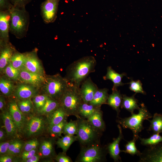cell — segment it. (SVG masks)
Here are the masks:
<instances>
[{"mask_svg": "<svg viewBox=\"0 0 162 162\" xmlns=\"http://www.w3.org/2000/svg\"><path fill=\"white\" fill-rule=\"evenodd\" d=\"M39 88L22 82L15 86L13 94L17 100H23L33 98L38 94Z\"/></svg>", "mask_w": 162, "mask_h": 162, "instance_id": "13", "label": "cell"}, {"mask_svg": "<svg viewBox=\"0 0 162 162\" xmlns=\"http://www.w3.org/2000/svg\"><path fill=\"white\" fill-rule=\"evenodd\" d=\"M137 140L136 139L133 138L132 140L128 142L125 146V150H122V152L129 154L132 156L136 155L139 156L141 152L137 149L136 146V142Z\"/></svg>", "mask_w": 162, "mask_h": 162, "instance_id": "38", "label": "cell"}, {"mask_svg": "<svg viewBox=\"0 0 162 162\" xmlns=\"http://www.w3.org/2000/svg\"><path fill=\"white\" fill-rule=\"evenodd\" d=\"M100 110V107L83 102L80 107L79 114L81 117L87 119L95 112Z\"/></svg>", "mask_w": 162, "mask_h": 162, "instance_id": "28", "label": "cell"}, {"mask_svg": "<svg viewBox=\"0 0 162 162\" xmlns=\"http://www.w3.org/2000/svg\"><path fill=\"white\" fill-rule=\"evenodd\" d=\"M55 160L57 162H72V161L70 158L64 152L59 153L56 155Z\"/></svg>", "mask_w": 162, "mask_h": 162, "instance_id": "44", "label": "cell"}, {"mask_svg": "<svg viewBox=\"0 0 162 162\" xmlns=\"http://www.w3.org/2000/svg\"><path fill=\"white\" fill-rule=\"evenodd\" d=\"M48 96L45 94H37L33 98L32 102L36 111L41 108L45 104Z\"/></svg>", "mask_w": 162, "mask_h": 162, "instance_id": "39", "label": "cell"}, {"mask_svg": "<svg viewBox=\"0 0 162 162\" xmlns=\"http://www.w3.org/2000/svg\"><path fill=\"white\" fill-rule=\"evenodd\" d=\"M20 141V140L18 139L13 140L9 147L7 154L11 155Z\"/></svg>", "mask_w": 162, "mask_h": 162, "instance_id": "48", "label": "cell"}, {"mask_svg": "<svg viewBox=\"0 0 162 162\" xmlns=\"http://www.w3.org/2000/svg\"><path fill=\"white\" fill-rule=\"evenodd\" d=\"M78 141L76 136L65 135L58 138L56 144L58 148H61L63 152L66 153L70 145L75 141Z\"/></svg>", "mask_w": 162, "mask_h": 162, "instance_id": "29", "label": "cell"}, {"mask_svg": "<svg viewBox=\"0 0 162 162\" xmlns=\"http://www.w3.org/2000/svg\"><path fill=\"white\" fill-rule=\"evenodd\" d=\"M13 7L10 0H0V11L9 10Z\"/></svg>", "mask_w": 162, "mask_h": 162, "instance_id": "45", "label": "cell"}, {"mask_svg": "<svg viewBox=\"0 0 162 162\" xmlns=\"http://www.w3.org/2000/svg\"><path fill=\"white\" fill-rule=\"evenodd\" d=\"M60 106L59 101L48 96L44 106L37 112L39 115L48 116Z\"/></svg>", "mask_w": 162, "mask_h": 162, "instance_id": "24", "label": "cell"}, {"mask_svg": "<svg viewBox=\"0 0 162 162\" xmlns=\"http://www.w3.org/2000/svg\"><path fill=\"white\" fill-rule=\"evenodd\" d=\"M96 64V61L94 56L83 57L69 65L65 78L70 83L80 87L88 75L94 72Z\"/></svg>", "mask_w": 162, "mask_h": 162, "instance_id": "1", "label": "cell"}, {"mask_svg": "<svg viewBox=\"0 0 162 162\" xmlns=\"http://www.w3.org/2000/svg\"><path fill=\"white\" fill-rule=\"evenodd\" d=\"M108 153L106 146H103L100 143L81 146L80 153L76 162H103L106 161Z\"/></svg>", "mask_w": 162, "mask_h": 162, "instance_id": "7", "label": "cell"}, {"mask_svg": "<svg viewBox=\"0 0 162 162\" xmlns=\"http://www.w3.org/2000/svg\"><path fill=\"white\" fill-rule=\"evenodd\" d=\"M1 115L7 136L13 138L18 136V128L8 110H4Z\"/></svg>", "mask_w": 162, "mask_h": 162, "instance_id": "19", "label": "cell"}, {"mask_svg": "<svg viewBox=\"0 0 162 162\" xmlns=\"http://www.w3.org/2000/svg\"><path fill=\"white\" fill-rule=\"evenodd\" d=\"M5 105V99L3 96L1 95L0 96V110L2 111L4 110Z\"/></svg>", "mask_w": 162, "mask_h": 162, "instance_id": "51", "label": "cell"}, {"mask_svg": "<svg viewBox=\"0 0 162 162\" xmlns=\"http://www.w3.org/2000/svg\"><path fill=\"white\" fill-rule=\"evenodd\" d=\"M67 118L65 119L60 123L52 126L48 130L52 137L56 138L62 136L64 126L68 122Z\"/></svg>", "mask_w": 162, "mask_h": 162, "instance_id": "36", "label": "cell"}, {"mask_svg": "<svg viewBox=\"0 0 162 162\" xmlns=\"http://www.w3.org/2000/svg\"><path fill=\"white\" fill-rule=\"evenodd\" d=\"M13 140L4 142H1L0 143V155H4L7 154L9 147Z\"/></svg>", "mask_w": 162, "mask_h": 162, "instance_id": "43", "label": "cell"}, {"mask_svg": "<svg viewBox=\"0 0 162 162\" xmlns=\"http://www.w3.org/2000/svg\"><path fill=\"white\" fill-rule=\"evenodd\" d=\"M107 88L98 89L95 93L92 100L89 103L94 106L101 107L103 104H107L109 94Z\"/></svg>", "mask_w": 162, "mask_h": 162, "instance_id": "26", "label": "cell"}, {"mask_svg": "<svg viewBox=\"0 0 162 162\" xmlns=\"http://www.w3.org/2000/svg\"><path fill=\"white\" fill-rule=\"evenodd\" d=\"M135 94L130 97L128 96L125 94H122L121 107L124 108L131 114L134 113L135 110H138L140 108L138 104V100L135 98Z\"/></svg>", "mask_w": 162, "mask_h": 162, "instance_id": "25", "label": "cell"}, {"mask_svg": "<svg viewBox=\"0 0 162 162\" xmlns=\"http://www.w3.org/2000/svg\"><path fill=\"white\" fill-rule=\"evenodd\" d=\"M4 71L6 76L10 80H19L20 70L14 68L10 62L5 68Z\"/></svg>", "mask_w": 162, "mask_h": 162, "instance_id": "35", "label": "cell"}, {"mask_svg": "<svg viewBox=\"0 0 162 162\" xmlns=\"http://www.w3.org/2000/svg\"><path fill=\"white\" fill-rule=\"evenodd\" d=\"M8 109L18 128L19 133H23L27 121L25 115L19 109L16 102L15 100H11L9 102Z\"/></svg>", "mask_w": 162, "mask_h": 162, "instance_id": "12", "label": "cell"}, {"mask_svg": "<svg viewBox=\"0 0 162 162\" xmlns=\"http://www.w3.org/2000/svg\"><path fill=\"white\" fill-rule=\"evenodd\" d=\"M0 70L2 72L10 62L11 57L15 51L11 43L9 42L0 43Z\"/></svg>", "mask_w": 162, "mask_h": 162, "instance_id": "18", "label": "cell"}, {"mask_svg": "<svg viewBox=\"0 0 162 162\" xmlns=\"http://www.w3.org/2000/svg\"><path fill=\"white\" fill-rule=\"evenodd\" d=\"M140 106L137 114L133 113L130 116L124 118L117 116L116 120V122L123 128L130 129L133 133V138L137 140L138 139L139 133L144 129L143 121L148 120L153 116L144 103L141 104Z\"/></svg>", "mask_w": 162, "mask_h": 162, "instance_id": "2", "label": "cell"}, {"mask_svg": "<svg viewBox=\"0 0 162 162\" xmlns=\"http://www.w3.org/2000/svg\"><path fill=\"white\" fill-rule=\"evenodd\" d=\"M5 133L2 129L0 130V142L3 141L5 137Z\"/></svg>", "mask_w": 162, "mask_h": 162, "instance_id": "52", "label": "cell"}, {"mask_svg": "<svg viewBox=\"0 0 162 162\" xmlns=\"http://www.w3.org/2000/svg\"><path fill=\"white\" fill-rule=\"evenodd\" d=\"M126 74L123 73L119 74L114 70L111 66H108L107 69V73L103 77L104 80H109L113 83V87L118 88L120 86H123L124 84L122 82L123 77L126 76Z\"/></svg>", "mask_w": 162, "mask_h": 162, "instance_id": "23", "label": "cell"}, {"mask_svg": "<svg viewBox=\"0 0 162 162\" xmlns=\"http://www.w3.org/2000/svg\"><path fill=\"white\" fill-rule=\"evenodd\" d=\"M13 156L6 154L1 155L0 157V162H12L14 161V158Z\"/></svg>", "mask_w": 162, "mask_h": 162, "instance_id": "49", "label": "cell"}, {"mask_svg": "<svg viewBox=\"0 0 162 162\" xmlns=\"http://www.w3.org/2000/svg\"><path fill=\"white\" fill-rule=\"evenodd\" d=\"M10 14V10L0 11V43L9 42Z\"/></svg>", "mask_w": 162, "mask_h": 162, "instance_id": "16", "label": "cell"}, {"mask_svg": "<svg viewBox=\"0 0 162 162\" xmlns=\"http://www.w3.org/2000/svg\"><path fill=\"white\" fill-rule=\"evenodd\" d=\"M76 118L78 131L76 136L81 146L100 143L103 132L94 127L87 119L80 116Z\"/></svg>", "mask_w": 162, "mask_h": 162, "instance_id": "3", "label": "cell"}, {"mask_svg": "<svg viewBox=\"0 0 162 162\" xmlns=\"http://www.w3.org/2000/svg\"><path fill=\"white\" fill-rule=\"evenodd\" d=\"M24 143L21 140L11 154V155L15 157L19 155L22 150Z\"/></svg>", "mask_w": 162, "mask_h": 162, "instance_id": "47", "label": "cell"}, {"mask_svg": "<svg viewBox=\"0 0 162 162\" xmlns=\"http://www.w3.org/2000/svg\"><path fill=\"white\" fill-rule=\"evenodd\" d=\"M54 139H49L42 141L39 146V152L44 157H54L56 155L54 149V144L56 142Z\"/></svg>", "mask_w": 162, "mask_h": 162, "instance_id": "22", "label": "cell"}, {"mask_svg": "<svg viewBox=\"0 0 162 162\" xmlns=\"http://www.w3.org/2000/svg\"><path fill=\"white\" fill-rule=\"evenodd\" d=\"M61 0H45L40 6V14L44 22L53 23L57 18L59 2Z\"/></svg>", "mask_w": 162, "mask_h": 162, "instance_id": "9", "label": "cell"}, {"mask_svg": "<svg viewBox=\"0 0 162 162\" xmlns=\"http://www.w3.org/2000/svg\"><path fill=\"white\" fill-rule=\"evenodd\" d=\"M15 86L14 83L8 78L1 77L0 79V90L5 96L9 97L13 93Z\"/></svg>", "mask_w": 162, "mask_h": 162, "instance_id": "31", "label": "cell"}, {"mask_svg": "<svg viewBox=\"0 0 162 162\" xmlns=\"http://www.w3.org/2000/svg\"><path fill=\"white\" fill-rule=\"evenodd\" d=\"M39 144V142L37 139H33L24 143L22 150L23 151H28L37 149Z\"/></svg>", "mask_w": 162, "mask_h": 162, "instance_id": "41", "label": "cell"}, {"mask_svg": "<svg viewBox=\"0 0 162 162\" xmlns=\"http://www.w3.org/2000/svg\"><path fill=\"white\" fill-rule=\"evenodd\" d=\"M151 120H148L150 123L148 131H152L153 133H162V114L155 113Z\"/></svg>", "mask_w": 162, "mask_h": 162, "instance_id": "30", "label": "cell"}, {"mask_svg": "<svg viewBox=\"0 0 162 162\" xmlns=\"http://www.w3.org/2000/svg\"><path fill=\"white\" fill-rule=\"evenodd\" d=\"M37 52V49H35L26 53V59L22 68L31 72L44 76V70Z\"/></svg>", "mask_w": 162, "mask_h": 162, "instance_id": "11", "label": "cell"}, {"mask_svg": "<svg viewBox=\"0 0 162 162\" xmlns=\"http://www.w3.org/2000/svg\"><path fill=\"white\" fill-rule=\"evenodd\" d=\"M95 128L102 132L106 129V125L103 117V112L101 110L97 111L87 119Z\"/></svg>", "mask_w": 162, "mask_h": 162, "instance_id": "27", "label": "cell"}, {"mask_svg": "<svg viewBox=\"0 0 162 162\" xmlns=\"http://www.w3.org/2000/svg\"><path fill=\"white\" fill-rule=\"evenodd\" d=\"M138 139L140 140L142 145L147 146L155 145L162 142V136L158 133H153L147 138H142L139 136Z\"/></svg>", "mask_w": 162, "mask_h": 162, "instance_id": "33", "label": "cell"}, {"mask_svg": "<svg viewBox=\"0 0 162 162\" xmlns=\"http://www.w3.org/2000/svg\"><path fill=\"white\" fill-rule=\"evenodd\" d=\"M37 151V149L28 151H23L21 154V158L22 161L23 162L24 161L31 158L36 154Z\"/></svg>", "mask_w": 162, "mask_h": 162, "instance_id": "46", "label": "cell"}, {"mask_svg": "<svg viewBox=\"0 0 162 162\" xmlns=\"http://www.w3.org/2000/svg\"><path fill=\"white\" fill-rule=\"evenodd\" d=\"M112 90V93L109 95L107 104L116 111L117 116H119L120 112V107L122 100V94H121L117 88L113 86Z\"/></svg>", "mask_w": 162, "mask_h": 162, "instance_id": "20", "label": "cell"}, {"mask_svg": "<svg viewBox=\"0 0 162 162\" xmlns=\"http://www.w3.org/2000/svg\"><path fill=\"white\" fill-rule=\"evenodd\" d=\"M117 127L119 131L118 136L117 138L114 139L112 142L106 146L108 153L115 162H122L119 154L122 152V150L120 149L119 143L121 140L124 139L121 126L118 124Z\"/></svg>", "mask_w": 162, "mask_h": 162, "instance_id": "17", "label": "cell"}, {"mask_svg": "<svg viewBox=\"0 0 162 162\" xmlns=\"http://www.w3.org/2000/svg\"><path fill=\"white\" fill-rule=\"evenodd\" d=\"M80 87L70 83V85L61 98L59 102L67 115L80 116L79 110L84 102L80 92Z\"/></svg>", "mask_w": 162, "mask_h": 162, "instance_id": "6", "label": "cell"}, {"mask_svg": "<svg viewBox=\"0 0 162 162\" xmlns=\"http://www.w3.org/2000/svg\"><path fill=\"white\" fill-rule=\"evenodd\" d=\"M139 156V162H162V142L147 146Z\"/></svg>", "mask_w": 162, "mask_h": 162, "instance_id": "10", "label": "cell"}, {"mask_svg": "<svg viewBox=\"0 0 162 162\" xmlns=\"http://www.w3.org/2000/svg\"><path fill=\"white\" fill-rule=\"evenodd\" d=\"M81 85L79 90L82 100L84 103H89L93 99L95 93L98 89V87L90 77L86 79Z\"/></svg>", "mask_w": 162, "mask_h": 162, "instance_id": "14", "label": "cell"}, {"mask_svg": "<svg viewBox=\"0 0 162 162\" xmlns=\"http://www.w3.org/2000/svg\"><path fill=\"white\" fill-rule=\"evenodd\" d=\"M9 10L10 14V32L18 39L24 38L27 34L29 24L28 12L26 8L13 6Z\"/></svg>", "mask_w": 162, "mask_h": 162, "instance_id": "4", "label": "cell"}, {"mask_svg": "<svg viewBox=\"0 0 162 162\" xmlns=\"http://www.w3.org/2000/svg\"><path fill=\"white\" fill-rule=\"evenodd\" d=\"M45 77L44 75L31 72L23 68L20 69L19 80L39 88L41 87Z\"/></svg>", "mask_w": 162, "mask_h": 162, "instance_id": "15", "label": "cell"}, {"mask_svg": "<svg viewBox=\"0 0 162 162\" xmlns=\"http://www.w3.org/2000/svg\"><path fill=\"white\" fill-rule=\"evenodd\" d=\"M25 59L26 53H21L15 51L11 57L10 62L14 68L20 70L23 67Z\"/></svg>", "mask_w": 162, "mask_h": 162, "instance_id": "32", "label": "cell"}, {"mask_svg": "<svg viewBox=\"0 0 162 162\" xmlns=\"http://www.w3.org/2000/svg\"><path fill=\"white\" fill-rule=\"evenodd\" d=\"M13 6L15 8H25L27 4L30 2L32 0H10Z\"/></svg>", "mask_w": 162, "mask_h": 162, "instance_id": "42", "label": "cell"}, {"mask_svg": "<svg viewBox=\"0 0 162 162\" xmlns=\"http://www.w3.org/2000/svg\"><path fill=\"white\" fill-rule=\"evenodd\" d=\"M70 85L67 78L56 74L46 77L41 88L44 94L59 102Z\"/></svg>", "mask_w": 162, "mask_h": 162, "instance_id": "5", "label": "cell"}, {"mask_svg": "<svg viewBox=\"0 0 162 162\" xmlns=\"http://www.w3.org/2000/svg\"><path fill=\"white\" fill-rule=\"evenodd\" d=\"M40 156L36 154L33 155L31 158L28 159L23 162H37L39 160Z\"/></svg>", "mask_w": 162, "mask_h": 162, "instance_id": "50", "label": "cell"}, {"mask_svg": "<svg viewBox=\"0 0 162 162\" xmlns=\"http://www.w3.org/2000/svg\"><path fill=\"white\" fill-rule=\"evenodd\" d=\"M68 116L63 108L60 106L48 116L47 128L57 124Z\"/></svg>", "mask_w": 162, "mask_h": 162, "instance_id": "21", "label": "cell"}, {"mask_svg": "<svg viewBox=\"0 0 162 162\" xmlns=\"http://www.w3.org/2000/svg\"><path fill=\"white\" fill-rule=\"evenodd\" d=\"M39 115H32L28 119L27 118L23 133L26 137L39 134L44 130L46 122L43 118Z\"/></svg>", "mask_w": 162, "mask_h": 162, "instance_id": "8", "label": "cell"}, {"mask_svg": "<svg viewBox=\"0 0 162 162\" xmlns=\"http://www.w3.org/2000/svg\"><path fill=\"white\" fill-rule=\"evenodd\" d=\"M78 131V124L76 121L71 120L67 122L64 127L63 133L64 135H74Z\"/></svg>", "mask_w": 162, "mask_h": 162, "instance_id": "37", "label": "cell"}, {"mask_svg": "<svg viewBox=\"0 0 162 162\" xmlns=\"http://www.w3.org/2000/svg\"><path fill=\"white\" fill-rule=\"evenodd\" d=\"M16 102L19 109L25 115L30 113L34 107L33 102L30 98L18 100Z\"/></svg>", "mask_w": 162, "mask_h": 162, "instance_id": "34", "label": "cell"}, {"mask_svg": "<svg viewBox=\"0 0 162 162\" xmlns=\"http://www.w3.org/2000/svg\"><path fill=\"white\" fill-rule=\"evenodd\" d=\"M130 84L129 88L130 90L135 93V94L140 93L143 94H146V93L143 90L142 84L139 80L134 81L131 79L129 83Z\"/></svg>", "mask_w": 162, "mask_h": 162, "instance_id": "40", "label": "cell"}]
</instances>
